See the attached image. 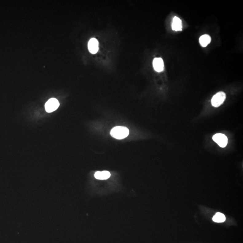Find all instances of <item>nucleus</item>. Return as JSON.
<instances>
[{"label": "nucleus", "instance_id": "nucleus-1", "mask_svg": "<svg viewBox=\"0 0 243 243\" xmlns=\"http://www.w3.org/2000/svg\"><path fill=\"white\" fill-rule=\"evenodd\" d=\"M129 134L128 129L123 126L115 127L110 131L111 136L119 140L125 138L128 136Z\"/></svg>", "mask_w": 243, "mask_h": 243}, {"label": "nucleus", "instance_id": "nucleus-2", "mask_svg": "<svg viewBox=\"0 0 243 243\" xmlns=\"http://www.w3.org/2000/svg\"><path fill=\"white\" fill-rule=\"evenodd\" d=\"M226 98L224 92H220L215 95L211 100L212 105L214 107H218L223 103Z\"/></svg>", "mask_w": 243, "mask_h": 243}, {"label": "nucleus", "instance_id": "nucleus-3", "mask_svg": "<svg viewBox=\"0 0 243 243\" xmlns=\"http://www.w3.org/2000/svg\"><path fill=\"white\" fill-rule=\"evenodd\" d=\"M213 140L222 148L226 147L228 143L227 137L224 134L218 133L213 136Z\"/></svg>", "mask_w": 243, "mask_h": 243}, {"label": "nucleus", "instance_id": "nucleus-4", "mask_svg": "<svg viewBox=\"0 0 243 243\" xmlns=\"http://www.w3.org/2000/svg\"><path fill=\"white\" fill-rule=\"evenodd\" d=\"M60 103L55 98H51L45 103V107L46 112L51 113L58 109Z\"/></svg>", "mask_w": 243, "mask_h": 243}, {"label": "nucleus", "instance_id": "nucleus-5", "mask_svg": "<svg viewBox=\"0 0 243 243\" xmlns=\"http://www.w3.org/2000/svg\"><path fill=\"white\" fill-rule=\"evenodd\" d=\"M88 47L90 53L96 54L99 50V42L95 38H91L89 41Z\"/></svg>", "mask_w": 243, "mask_h": 243}, {"label": "nucleus", "instance_id": "nucleus-6", "mask_svg": "<svg viewBox=\"0 0 243 243\" xmlns=\"http://www.w3.org/2000/svg\"><path fill=\"white\" fill-rule=\"evenodd\" d=\"M154 69L158 72L163 71L164 69V63L163 60L161 58H156L154 59L153 62Z\"/></svg>", "mask_w": 243, "mask_h": 243}, {"label": "nucleus", "instance_id": "nucleus-7", "mask_svg": "<svg viewBox=\"0 0 243 243\" xmlns=\"http://www.w3.org/2000/svg\"><path fill=\"white\" fill-rule=\"evenodd\" d=\"M172 29L175 31H182V21L178 17H174L173 18V24H172Z\"/></svg>", "mask_w": 243, "mask_h": 243}, {"label": "nucleus", "instance_id": "nucleus-8", "mask_svg": "<svg viewBox=\"0 0 243 243\" xmlns=\"http://www.w3.org/2000/svg\"><path fill=\"white\" fill-rule=\"evenodd\" d=\"M110 177V173L107 171L99 172L98 171L95 174L96 178L99 180H106Z\"/></svg>", "mask_w": 243, "mask_h": 243}, {"label": "nucleus", "instance_id": "nucleus-9", "mask_svg": "<svg viewBox=\"0 0 243 243\" xmlns=\"http://www.w3.org/2000/svg\"><path fill=\"white\" fill-rule=\"evenodd\" d=\"M199 43L203 47H206L210 44L211 41L210 37L209 35L205 34L200 37L199 38Z\"/></svg>", "mask_w": 243, "mask_h": 243}, {"label": "nucleus", "instance_id": "nucleus-10", "mask_svg": "<svg viewBox=\"0 0 243 243\" xmlns=\"http://www.w3.org/2000/svg\"><path fill=\"white\" fill-rule=\"evenodd\" d=\"M213 221L218 223L224 222L225 220V217L223 214L220 213H217L214 216L213 218Z\"/></svg>", "mask_w": 243, "mask_h": 243}]
</instances>
